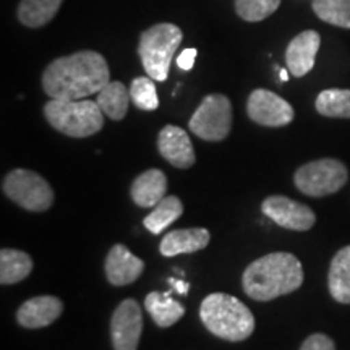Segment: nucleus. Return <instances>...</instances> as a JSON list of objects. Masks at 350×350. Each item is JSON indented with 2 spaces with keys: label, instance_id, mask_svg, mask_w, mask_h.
<instances>
[{
  "label": "nucleus",
  "instance_id": "obj_6",
  "mask_svg": "<svg viewBox=\"0 0 350 350\" xmlns=\"http://www.w3.org/2000/svg\"><path fill=\"white\" fill-rule=\"evenodd\" d=\"M2 190L13 203L26 211H47L54 203V190L46 178L26 169H15L5 175Z\"/></svg>",
  "mask_w": 350,
  "mask_h": 350
},
{
  "label": "nucleus",
  "instance_id": "obj_2",
  "mask_svg": "<svg viewBox=\"0 0 350 350\" xmlns=\"http://www.w3.org/2000/svg\"><path fill=\"white\" fill-rule=\"evenodd\" d=\"M242 284L250 299L269 301L295 292L304 284V268L292 253H269L248 265Z\"/></svg>",
  "mask_w": 350,
  "mask_h": 350
},
{
  "label": "nucleus",
  "instance_id": "obj_23",
  "mask_svg": "<svg viewBox=\"0 0 350 350\" xmlns=\"http://www.w3.org/2000/svg\"><path fill=\"white\" fill-rule=\"evenodd\" d=\"M183 214V204L177 196H164L152 211L144 217L143 224L151 234L159 235Z\"/></svg>",
  "mask_w": 350,
  "mask_h": 350
},
{
  "label": "nucleus",
  "instance_id": "obj_1",
  "mask_svg": "<svg viewBox=\"0 0 350 350\" xmlns=\"http://www.w3.org/2000/svg\"><path fill=\"white\" fill-rule=\"evenodd\" d=\"M109 81L107 60L94 51L59 57L42 73V90L51 99H85L98 94Z\"/></svg>",
  "mask_w": 350,
  "mask_h": 350
},
{
  "label": "nucleus",
  "instance_id": "obj_10",
  "mask_svg": "<svg viewBox=\"0 0 350 350\" xmlns=\"http://www.w3.org/2000/svg\"><path fill=\"white\" fill-rule=\"evenodd\" d=\"M248 117L258 125L284 126L294 120V107L268 90H255L247 103Z\"/></svg>",
  "mask_w": 350,
  "mask_h": 350
},
{
  "label": "nucleus",
  "instance_id": "obj_7",
  "mask_svg": "<svg viewBox=\"0 0 350 350\" xmlns=\"http://www.w3.org/2000/svg\"><path fill=\"white\" fill-rule=\"evenodd\" d=\"M347 167L338 159H318L308 163L295 172V187L301 193L313 198L332 195L347 182Z\"/></svg>",
  "mask_w": 350,
  "mask_h": 350
},
{
  "label": "nucleus",
  "instance_id": "obj_3",
  "mask_svg": "<svg viewBox=\"0 0 350 350\" xmlns=\"http://www.w3.org/2000/svg\"><path fill=\"white\" fill-rule=\"evenodd\" d=\"M200 318L211 334L240 342L255 331V317L247 305L224 292H214L201 301Z\"/></svg>",
  "mask_w": 350,
  "mask_h": 350
},
{
  "label": "nucleus",
  "instance_id": "obj_12",
  "mask_svg": "<svg viewBox=\"0 0 350 350\" xmlns=\"http://www.w3.org/2000/svg\"><path fill=\"white\" fill-rule=\"evenodd\" d=\"M159 154L177 169H188L195 164L196 154L188 133L180 126L165 125L157 137Z\"/></svg>",
  "mask_w": 350,
  "mask_h": 350
},
{
  "label": "nucleus",
  "instance_id": "obj_4",
  "mask_svg": "<svg viewBox=\"0 0 350 350\" xmlns=\"http://www.w3.org/2000/svg\"><path fill=\"white\" fill-rule=\"evenodd\" d=\"M44 117L57 131L72 138L93 137L104 126V112L94 100L51 99Z\"/></svg>",
  "mask_w": 350,
  "mask_h": 350
},
{
  "label": "nucleus",
  "instance_id": "obj_25",
  "mask_svg": "<svg viewBox=\"0 0 350 350\" xmlns=\"http://www.w3.org/2000/svg\"><path fill=\"white\" fill-rule=\"evenodd\" d=\"M313 12L326 23L350 29V0H313Z\"/></svg>",
  "mask_w": 350,
  "mask_h": 350
},
{
  "label": "nucleus",
  "instance_id": "obj_26",
  "mask_svg": "<svg viewBox=\"0 0 350 350\" xmlns=\"http://www.w3.org/2000/svg\"><path fill=\"white\" fill-rule=\"evenodd\" d=\"M130 98L131 103L142 111H156L159 107L154 80L150 77H138L131 81Z\"/></svg>",
  "mask_w": 350,
  "mask_h": 350
},
{
  "label": "nucleus",
  "instance_id": "obj_13",
  "mask_svg": "<svg viewBox=\"0 0 350 350\" xmlns=\"http://www.w3.org/2000/svg\"><path fill=\"white\" fill-rule=\"evenodd\" d=\"M321 46V38L313 29H306L288 42L286 51V64L292 75L300 78L312 72L314 59Z\"/></svg>",
  "mask_w": 350,
  "mask_h": 350
},
{
  "label": "nucleus",
  "instance_id": "obj_8",
  "mask_svg": "<svg viewBox=\"0 0 350 350\" xmlns=\"http://www.w3.org/2000/svg\"><path fill=\"white\" fill-rule=\"evenodd\" d=\"M188 129L206 142H221L232 129V104L224 94H208L196 109Z\"/></svg>",
  "mask_w": 350,
  "mask_h": 350
},
{
  "label": "nucleus",
  "instance_id": "obj_24",
  "mask_svg": "<svg viewBox=\"0 0 350 350\" xmlns=\"http://www.w3.org/2000/svg\"><path fill=\"white\" fill-rule=\"evenodd\" d=\"M317 111L332 119H350V90H325L317 98Z\"/></svg>",
  "mask_w": 350,
  "mask_h": 350
},
{
  "label": "nucleus",
  "instance_id": "obj_18",
  "mask_svg": "<svg viewBox=\"0 0 350 350\" xmlns=\"http://www.w3.org/2000/svg\"><path fill=\"white\" fill-rule=\"evenodd\" d=\"M144 308L159 327H170L185 314V306L180 301L170 299V291L163 294L150 292L144 299Z\"/></svg>",
  "mask_w": 350,
  "mask_h": 350
},
{
  "label": "nucleus",
  "instance_id": "obj_19",
  "mask_svg": "<svg viewBox=\"0 0 350 350\" xmlns=\"http://www.w3.org/2000/svg\"><path fill=\"white\" fill-rule=\"evenodd\" d=\"M327 286L336 301L350 304V247L340 248L332 258Z\"/></svg>",
  "mask_w": 350,
  "mask_h": 350
},
{
  "label": "nucleus",
  "instance_id": "obj_11",
  "mask_svg": "<svg viewBox=\"0 0 350 350\" xmlns=\"http://www.w3.org/2000/svg\"><path fill=\"white\" fill-rule=\"evenodd\" d=\"M261 209L265 216H268L271 221H274L284 229L304 232L312 229L317 222V216H314L312 208L282 195L266 198L262 201Z\"/></svg>",
  "mask_w": 350,
  "mask_h": 350
},
{
  "label": "nucleus",
  "instance_id": "obj_22",
  "mask_svg": "<svg viewBox=\"0 0 350 350\" xmlns=\"http://www.w3.org/2000/svg\"><path fill=\"white\" fill-rule=\"evenodd\" d=\"M64 0H21L18 20L28 28L46 26L59 13Z\"/></svg>",
  "mask_w": 350,
  "mask_h": 350
},
{
  "label": "nucleus",
  "instance_id": "obj_31",
  "mask_svg": "<svg viewBox=\"0 0 350 350\" xmlns=\"http://www.w3.org/2000/svg\"><path fill=\"white\" fill-rule=\"evenodd\" d=\"M279 75H281V81L286 83L288 80V68H281Z\"/></svg>",
  "mask_w": 350,
  "mask_h": 350
},
{
  "label": "nucleus",
  "instance_id": "obj_27",
  "mask_svg": "<svg viewBox=\"0 0 350 350\" xmlns=\"http://www.w3.org/2000/svg\"><path fill=\"white\" fill-rule=\"evenodd\" d=\"M281 0H235L237 15L245 21H261L278 10Z\"/></svg>",
  "mask_w": 350,
  "mask_h": 350
},
{
  "label": "nucleus",
  "instance_id": "obj_16",
  "mask_svg": "<svg viewBox=\"0 0 350 350\" xmlns=\"http://www.w3.org/2000/svg\"><path fill=\"white\" fill-rule=\"evenodd\" d=\"M211 234L203 227L196 229H177L163 237L159 250L164 256H177L182 253H195L208 247Z\"/></svg>",
  "mask_w": 350,
  "mask_h": 350
},
{
  "label": "nucleus",
  "instance_id": "obj_9",
  "mask_svg": "<svg viewBox=\"0 0 350 350\" xmlns=\"http://www.w3.org/2000/svg\"><path fill=\"white\" fill-rule=\"evenodd\" d=\"M143 331V314L138 301L126 299L117 306L111 319L113 350H137Z\"/></svg>",
  "mask_w": 350,
  "mask_h": 350
},
{
  "label": "nucleus",
  "instance_id": "obj_21",
  "mask_svg": "<svg viewBox=\"0 0 350 350\" xmlns=\"http://www.w3.org/2000/svg\"><path fill=\"white\" fill-rule=\"evenodd\" d=\"M33 271V260L28 253L3 248L0 252V282L2 286L21 282Z\"/></svg>",
  "mask_w": 350,
  "mask_h": 350
},
{
  "label": "nucleus",
  "instance_id": "obj_30",
  "mask_svg": "<svg viewBox=\"0 0 350 350\" xmlns=\"http://www.w3.org/2000/svg\"><path fill=\"white\" fill-rule=\"evenodd\" d=\"M169 284L174 287V291H177L180 295H187L190 291V284L185 281H177V279H169Z\"/></svg>",
  "mask_w": 350,
  "mask_h": 350
},
{
  "label": "nucleus",
  "instance_id": "obj_5",
  "mask_svg": "<svg viewBox=\"0 0 350 350\" xmlns=\"http://www.w3.org/2000/svg\"><path fill=\"white\" fill-rule=\"evenodd\" d=\"M182 39V29L172 23H157L142 33L138 55L148 77L154 81L167 80L170 64Z\"/></svg>",
  "mask_w": 350,
  "mask_h": 350
},
{
  "label": "nucleus",
  "instance_id": "obj_28",
  "mask_svg": "<svg viewBox=\"0 0 350 350\" xmlns=\"http://www.w3.org/2000/svg\"><path fill=\"white\" fill-rule=\"evenodd\" d=\"M300 350H336L334 340L326 334H312L305 339Z\"/></svg>",
  "mask_w": 350,
  "mask_h": 350
},
{
  "label": "nucleus",
  "instance_id": "obj_15",
  "mask_svg": "<svg viewBox=\"0 0 350 350\" xmlns=\"http://www.w3.org/2000/svg\"><path fill=\"white\" fill-rule=\"evenodd\" d=\"M144 271V261L131 253L125 245L117 243L106 258V275L112 286H129L135 282Z\"/></svg>",
  "mask_w": 350,
  "mask_h": 350
},
{
  "label": "nucleus",
  "instance_id": "obj_14",
  "mask_svg": "<svg viewBox=\"0 0 350 350\" xmlns=\"http://www.w3.org/2000/svg\"><path fill=\"white\" fill-rule=\"evenodd\" d=\"M64 312L62 300L52 295L33 297L26 300L16 312V321L28 329H39L52 325Z\"/></svg>",
  "mask_w": 350,
  "mask_h": 350
},
{
  "label": "nucleus",
  "instance_id": "obj_29",
  "mask_svg": "<svg viewBox=\"0 0 350 350\" xmlns=\"http://www.w3.org/2000/svg\"><path fill=\"white\" fill-rule=\"evenodd\" d=\"M196 54H198V51L193 49H185L180 52V55L177 57V65L178 68H182L183 72H190L191 68H193L195 65V60H196Z\"/></svg>",
  "mask_w": 350,
  "mask_h": 350
},
{
  "label": "nucleus",
  "instance_id": "obj_17",
  "mask_svg": "<svg viewBox=\"0 0 350 350\" xmlns=\"http://www.w3.org/2000/svg\"><path fill=\"white\" fill-rule=\"evenodd\" d=\"M167 191V178L159 169L144 170L135 178L131 185V200L139 208H154L157 203L165 196Z\"/></svg>",
  "mask_w": 350,
  "mask_h": 350
},
{
  "label": "nucleus",
  "instance_id": "obj_20",
  "mask_svg": "<svg viewBox=\"0 0 350 350\" xmlns=\"http://www.w3.org/2000/svg\"><path fill=\"white\" fill-rule=\"evenodd\" d=\"M130 91L124 83L109 81L106 86L98 93V100L100 111L111 120H122L129 112L130 106Z\"/></svg>",
  "mask_w": 350,
  "mask_h": 350
}]
</instances>
